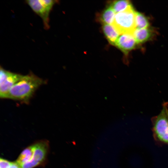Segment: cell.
I'll use <instances>...</instances> for the list:
<instances>
[{"label": "cell", "instance_id": "obj_1", "mask_svg": "<svg viewBox=\"0 0 168 168\" xmlns=\"http://www.w3.org/2000/svg\"><path fill=\"white\" fill-rule=\"evenodd\" d=\"M44 82L32 73L23 75L10 89L7 98L27 103L36 90Z\"/></svg>", "mask_w": 168, "mask_h": 168}, {"label": "cell", "instance_id": "obj_2", "mask_svg": "<svg viewBox=\"0 0 168 168\" xmlns=\"http://www.w3.org/2000/svg\"><path fill=\"white\" fill-rule=\"evenodd\" d=\"M135 12L132 6L116 14L112 25L120 35L133 33L136 28Z\"/></svg>", "mask_w": 168, "mask_h": 168}, {"label": "cell", "instance_id": "obj_3", "mask_svg": "<svg viewBox=\"0 0 168 168\" xmlns=\"http://www.w3.org/2000/svg\"><path fill=\"white\" fill-rule=\"evenodd\" d=\"M167 104L164 103L160 114L152 119V131L156 141L168 144Z\"/></svg>", "mask_w": 168, "mask_h": 168}, {"label": "cell", "instance_id": "obj_4", "mask_svg": "<svg viewBox=\"0 0 168 168\" xmlns=\"http://www.w3.org/2000/svg\"><path fill=\"white\" fill-rule=\"evenodd\" d=\"M26 3L33 11L42 19L46 29L49 27V15L54 5L58 1L54 0H28Z\"/></svg>", "mask_w": 168, "mask_h": 168}, {"label": "cell", "instance_id": "obj_5", "mask_svg": "<svg viewBox=\"0 0 168 168\" xmlns=\"http://www.w3.org/2000/svg\"><path fill=\"white\" fill-rule=\"evenodd\" d=\"M23 75L7 71L2 67L0 69V97L7 98L12 87Z\"/></svg>", "mask_w": 168, "mask_h": 168}, {"label": "cell", "instance_id": "obj_6", "mask_svg": "<svg viewBox=\"0 0 168 168\" xmlns=\"http://www.w3.org/2000/svg\"><path fill=\"white\" fill-rule=\"evenodd\" d=\"M33 146L34 153L32 159L21 165V168H32L40 164L44 160L47 152V144L44 142H41Z\"/></svg>", "mask_w": 168, "mask_h": 168}, {"label": "cell", "instance_id": "obj_7", "mask_svg": "<svg viewBox=\"0 0 168 168\" xmlns=\"http://www.w3.org/2000/svg\"><path fill=\"white\" fill-rule=\"evenodd\" d=\"M138 44L133 33H125L119 35L114 45L127 54L134 49Z\"/></svg>", "mask_w": 168, "mask_h": 168}, {"label": "cell", "instance_id": "obj_8", "mask_svg": "<svg viewBox=\"0 0 168 168\" xmlns=\"http://www.w3.org/2000/svg\"><path fill=\"white\" fill-rule=\"evenodd\" d=\"M133 35L138 44L145 42L149 40L153 35L152 29L147 28L135 29L133 33Z\"/></svg>", "mask_w": 168, "mask_h": 168}, {"label": "cell", "instance_id": "obj_9", "mask_svg": "<svg viewBox=\"0 0 168 168\" xmlns=\"http://www.w3.org/2000/svg\"><path fill=\"white\" fill-rule=\"evenodd\" d=\"M103 32L109 42L114 45L115 42L120 35L111 25L104 24L102 26Z\"/></svg>", "mask_w": 168, "mask_h": 168}, {"label": "cell", "instance_id": "obj_10", "mask_svg": "<svg viewBox=\"0 0 168 168\" xmlns=\"http://www.w3.org/2000/svg\"><path fill=\"white\" fill-rule=\"evenodd\" d=\"M34 153L33 145L24 150L17 159L16 162L21 166L30 161L32 159Z\"/></svg>", "mask_w": 168, "mask_h": 168}, {"label": "cell", "instance_id": "obj_11", "mask_svg": "<svg viewBox=\"0 0 168 168\" xmlns=\"http://www.w3.org/2000/svg\"><path fill=\"white\" fill-rule=\"evenodd\" d=\"M116 14L110 6L103 12L100 16L101 21L104 24H112Z\"/></svg>", "mask_w": 168, "mask_h": 168}, {"label": "cell", "instance_id": "obj_12", "mask_svg": "<svg viewBox=\"0 0 168 168\" xmlns=\"http://www.w3.org/2000/svg\"><path fill=\"white\" fill-rule=\"evenodd\" d=\"M110 6L116 13L124 11L132 6L131 3L129 0H116L114 1Z\"/></svg>", "mask_w": 168, "mask_h": 168}, {"label": "cell", "instance_id": "obj_13", "mask_svg": "<svg viewBox=\"0 0 168 168\" xmlns=\"http://www.w3.org/2000/svg\"><path fill=\"white\" fill-rule=\"evenodd\" d=\"M136 29H143L149 27V22L147 17L143 14L136 11Z\"/></svg>", "mask_w": 168, "mask_h": 168}, {"label": "cell", "instance_id": "obj_14", "mask_svg": "<svg viewBox=\"0 0 168 168\" xmlns=\"http://www.w3.org/2000/svg\"><path fill=\"white\" fill-rule=\"evenodd\" d=\"M8 161L3 159H0V168H7L12 164Z\"/></svg>", "mask_w": 168, "mask_h": 168}, {"label": "cell", "instance_id": "obj_15", "mask_svg": "<svg viewBox=\"0 0 168 168\" xmlns=\"http://www.w3.org/2000/svg\"><path fill=\"white\" fill-rule=\"evenodd\" d=\"M7 168H21L16 162H12L11 164Z\"/></svg>", "mask_w": 168, "mask_h": 168}, {"label": "cell", "instance_id": "obj_16", "mask_svg": "<svg viewBox=\"0 0 168 168\" xmlns=\"http://www.w3.org/2000/svg\"><path fill=\"white\" fill-rule=\"evenodd\" d=\"M167 115H168V110H167Z\"/></svg>", "mask_w": 168, "mask_h": 168}]
</instances>
